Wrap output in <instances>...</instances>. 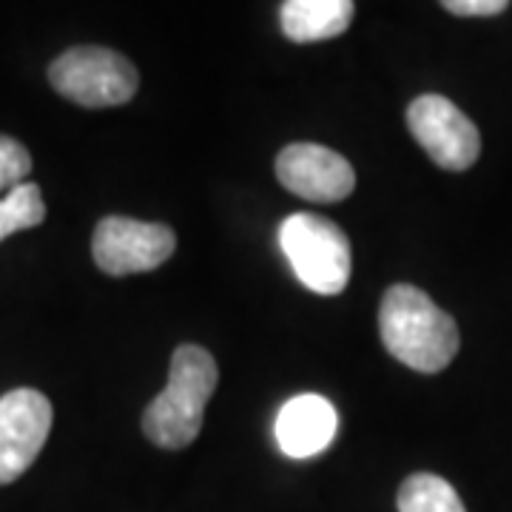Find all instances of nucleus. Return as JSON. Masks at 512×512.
Segmentation results:
<instances>
[{"mask_svg": "<svg viewBox=\"0 0 512 512\" xmlns=\"http://www.w3.org/2000/svg\"><path fill=\"white\" fill-rule=\"evenodd\" d=\"M279 450L291 458H311L325 453L339 433L336 407L316 393L296 396L282 404L274 424Z\"/></svg>", "mask_w": 512, "mask_h": 512, "instance_id": "nucleus-9", "label": "nucleus"}, {"mask_svg": "<svg viewBox=\"0 0 512 512\" xmlns=\"http://www.w3.org/2000/svg\"><path fill=\"white\" fill-rule=\"evenodd\" d=\"M46 220V202L35 183H23L12 188L3 200H0V242L18 231L37 228Z\"/></svg>", "mask_w": 512, "mask_h": 512, "instance_id": "nucleus-12", "label": "nucleus"}, {"mask_svg": "<svg viewBox=\"0 0 512 512\" xmlns=\"http://www.w3.org/2000/svg\"><path fill=\"white\" fill-rule=\"evenodd\" d=\"M399 512H467L456 487L436 473H413L399 487Z\"/></svg>", "mask_w": 512, "mask_h": 512, "instance_id": "nucleus-11", "label": "nucleus"}, {"mask_svg": "<svg viewBox=\"0 0 512 512\" xmlns=\"http://www.w3.org/2000/svg\"><path fill=\"white\" fill-rule=\"evenodd\" d=\"M49 83L55 92L83 109H109L128 103L140 77L128 57L103 46H77L49 66Z\"/></svg>", "mask_w": 512, "mask_h": 512, "instance_id": "nucleus-4", "label": "nucleus"}, {"mask_svg": "<svg viewBox=\"0 0 512 512\" xmlns=\"http://www.w3.org/2000/svg\"><path fill=\"white\" fill-rule=\"evenodd\" d=\"M447 12H453L458 18H493L507 12V0H444L441 3Z\"/></svg>", "mask_w": 512, "mask_h": 512, "instance_id": "nucleus-14", "label": "nucleus"}, {"mask_svg": "<svg viewBox=\"0 0 512 512\" xmlns=\"http://www.w3.org/2000/svg\"><path fill=\"white\" fill-rule=\"evenodd\" d=\"M220 379L214 356L200 345H180L171 356L168 384L143 413V433L163 450H185L200 436L205 404Z\"/></svg>", "mask_w": 512, "mask_h": 512, "instance_id": "nucleus-2", "label": "nucleus"}, {"mask_svg": "<svg viewBox=\"0 0 512 512\" xmlns=\"http://www.w3.org/2000/svg\"><path fill=\"white\" fill-rule=\"evenodd\" d=\"M382 345L393 359L419 373H439L456 359L458 325L416 285H393L379 308Z\"/></svg>", "mask_w": 512, "mask_h": 512, "instance_id": "nucleus-1", "label": "nucleus"}, {"mask_svg": "<svg viewBox=\"0 0 512 512\" xmlns=\"http://www.w3.org/2000/svg\"><path fill=\"white\" fill-rule=\"evenodd\" d=\"M32 171V157L15 137L0 134V191H12L26 183Z\"/></svg>", "mask_w": 512, "mask_h": 512, "instance_id": "nucleus-13", "label": "nucleus"}, {"mask_svg": "<svg viewBox=\"0 0 512 512\" xmlns=\"http://www.w3.org/2000/svg\"><path fill=\"white\" fill-rule=\"evenodd\" d=\"M52 430V404L32 387L0 396V487L18 481Z\"/></svg>", "mask_w": 512, "mask_h": 512, "instance_id": "nucleus-7", "label": "nucleus"}, {"mask_svg": "<svg viewBox=\"0 0 512 512\" xmlns=\"http://www.w3.org/2000/svg\"><path fill=\"white\" fill-rule=\"evenodd\" d=\"M350 0H288L279 9L282 32L293 43H316L339 37L353 20Z\"/></svg>", "mask_w": 512, "mask_h": 512, "instance_id": "nucleus-10", "label": "nucleus"}, {"mask_svg": "<svg viewBox=\"0 0 512 512\" xmlns=\"http://www.w3.org/2000/svg\"><path fill=\"white\" fill-rule=\"evenodd\" d=\"M407 128L444 171H467L481 157L476 123L441 94H421L407 109Z\"/></svg>", "mask_w": 512, "mask_h": 512, "instance_id": "nucleus-5", "label": "nucleus"}, {"mask_svg": "<svg viewBox=\"0 0 512 512\" xmlns=\"http://www.w3.org/2000/svg\"><path fill=\"white\" fill-rule=\"evenodd\" d=\"M279 245L308 291L336 296L348 288L353 271L350 239L333 220L308 211L291 214L279 225Z\"/></svg>", "mask_w": 512, "mask_h": 512, "instance_id": "nucleus-3", "label": "nucleus"}, {"mask_svg": "<svg viewBox=\"0 0 512 512\" xmlns=\"http://www.w3.org/2000/svg\"><path fill=\"white\" fill-rule=\"evenodd\" d=\"M276 177L291 194L311 202H342L356 188L353 165L333 148L291 143L276 157Z\"/></svg>", "mask_w": 512, "mask_h": 512, "instance_id": "nucleus-8", "label": "nucleus"}, {"mask_svg": "<svg viewBox=\"0 0 512 512\" xmlns=\"http://www.w3.org/2000/svg\"><path fill=\"white\" fill-rule=\"evenodd\" d=\"M177 248L174 231L163 222H140L131 217H106L97 222L92 254L97 268L109 276L146 274L171 259Z\"/></svg>", "mask_w": 512, "mask_h": 512, "instance_id": "nucleus-6", "label": "nucleus"}]
</instances>
